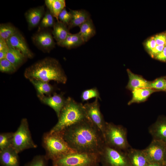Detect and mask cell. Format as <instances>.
<instances>
[{"label":"cell","instance_id":"obj_1","mask_svg":"<svg viewBox=\"0 0 166 166\" xmlns=\"http://www.w3.org/2000/svg\"><path fill=\"white\" fill-rule=\"evenodd\" d=\"M58 132L76 152L99 154L105 145L102 133L87 117Z\"/></svg>","mask_w":166,"mask_h":166},{"label":"cell","instance_id":"obj_2","mask_svg":"<svg viewBox=\"0 0 166 166\" xmlns=\"http://www.w3.org/2000/svg\"><path fill=\"white\" fill-rule=\"evenodd\" d=\"M26 78L34 79L49 82L54 81L65 84L67 77L60 63L56 59L45 58L27 68L24 73Z\"/></svg>","mask_w":166,"mask_h":166},{"label":"cell","instance_id":"obj_3","mask_svg":"<svg viewBox=\"0 0 166 166\" xmlns=\"http://www.w3.org/2000/svg\"><path fill=\"white\" fill-rule=\"evenodd\" d=\"M87 118L84 105L68 97L58 117L57 122L49 132H60Z\"/></svg>","mask_w":166,"mask_h":166},{"label":"cell","instance_id":"obj_4","mask_svg":"<svg viewBox=\"0 0 166 166\" xmlns=\"http://www.w3.org/2000/svg\"><path fill=\"white\" fill-rule=\"evenodd\" d=\"M42 145L45 151V156L48 160L52 161L68 154L76 152L72 149L59 132L44 133Z\"/></svg>","mask_w":166,"mask_h":166},{"label":"cell","instance_id":"obj_5","mask_svg":"<svg viewBox=\"0 0 166 166\" xmlns=\"http://www.w3.org/2000/svg\"><path fill=\"white\" fill-rule=\"evenodd\" d=\"M103 136L105 144L111 148L126 152L131 147L128 140L127 129L121 125L106 122Z\"/></svg>","mask_w":166,"mask_h":166},{"label":"cell","instance_id":"obj_6","mask_svg":"<svg viewBox=\"0 0 166 166\" xmlns=\"http://www.w3.org/2000/svg\"><path fill=\"white\" fill-rule=\"evenodd\" d=\"M99 154L75 152L52 161V166H97Z\"/></svg>","mask_w":166,"mask_h":166},{"label":"cell","instance_id":"obj_7","mask_svg":"<svg viewBox=\"0 0 166 166\" xmlns=\"http://www.w3.org/2000/svg\"><path fill=\"white\" fill-rule=\"evenodd\" d=\"M37 146L32 139L27 119L22 118L17 129L13 132L12 147L19 153Z\"/></svg>","mask_w":166,"mask_h":166},{"label":"cell","instance_id":"obj_8","mask_svg":"<svg viewBox=\"0 0 166 166\" xmlns=\"http://www.w3.org/2000/svg\"><path fill=\"white\" fill-rule=\"evenodd\" d=\"M101 166H131L126 152L105 144L99 154Z\"/></svg>","mask_w":166,"mask_h":166},{"label":"cell","instance_id":"obj_9","mask_svg":"<svg viewBox=\"0 0 166 166\" xmlns=\"http://www.w3.org/2000/svg\"><path fill=\"white\" fill-rule=\"evenodd\" d=\"M166 144L160 141L152 139L143 151L149 163H156L164 165V157Z\"/></svg>","mask_w":166,"mask_h":166},{"label":"cell","instance_id":"obj_10","mask_svg":"<svg viewBox=\"0 0 166 166\" xmlns=\"http://www.w3.org/2000/svg\"><path fill=\"white\" fill-rule=\"evenodd\" d=\"M83 105L87 117L100 130L103 136L106 122L101 112L98 99L96 98L93 102H87Z\"/></svg>","mask_w":166,"mask_h":166},{"label":"cell","instance_id":"obj_11","mask_svg":"<svg viewBox=\"0 0 166 166\" xmlns=\"http://www.w3.org/2000/svg\"><path fill=\"white\" fill-rule=\"evenodd\" d=\"M35 45L45 53H49L55 46L51 33L45 30L38 31L32 38Z\"/></svg>","mask_w":166,"mask_h":166},{"label":"cell","instance_id":"obj_12","mask_svg":"<svg viewBox=\"0 0 166 166\" xmlns=\"http://www.w3.org/2000/svg\"><path fill=\"white\" fill-rule=\"evenodd\" d=\"M38 97L42 103L52 108L58 117L66 101V98L64 96L63 93L57 94L54 93L52 95H42Z\"/></svg>","mask_w":166,"mask_h":166},{"label":"cell","instance_id":"obj_13","mask_svg":"<svg viewBox=\"0 0 166 166\" xmlns=\"http://www.w3.org/2000/svg\"><path fill=\"white\" fill-rule=\"evenodd\" d=\"M6 41L9 47L20 51L27 58H33V53L29 48L24 38L18 30Z\"/></svg>","mask_w":166,"mask_h":166},{"label":"cell","instance_id":"obj_14","mask_svg":"<svg viewBox=\"0 0 166 166\" xmlns=\"http://www.w3.org/2000/svg\"><path fill=\"white\" fill-rule=\"evenodd\" d=\"M152 139L160 141L166 144V117L160 116L148 128Z\"/></svg>","mask_w":166,"mask_h":166},{"label":"cell","instance_id":"obj_15","mask_svg":"<svg viewBox=\"0 0 166 166\" xmlns=\"http://www.w3.org/2000/svg\"><path fill=\"white\" fill-rule=\"evenodd\" d=\"M45 12L43 6L30 8L26 12L25 16L29 30H31L39 24Z\"/></svg>","mask_w":166,"mask_h":166},{"label":"cell","instance_id":"obj_16","mask_svg":"<svg viewBox=\"0 0 166 166\" xmlns=\"http://www.w3.org/2000/svg\"><path fill=\"white\" fill-rule=\"evenodd\" d=\"M18 153L12 147L0 151L1 166H20Z\"/></svg>","mask_w":166,"mask_h":166},{"label":"cell","instance_id":"obj_17","mask_svg":"<svg viewBox=\"0 0 166 166\" xmlns=\"http://www.w3.org/2000/svg\"><path fill=\"white\" fill-rule=\"evenodd\" d=\"M126 152L131 166H146L149 163L142 150L131 147Z\"/></svg>","mask_w":166,"mask_h":166},{"label":"cell","instance_id":"obj_18","mask_svg":"<svg viewBox=\"0 0 166 166\" xmlns=\"http://www.w3.org/2000/svg\"><path fill=\"white\" fill-rule=\"evenodd\" d=\"M127 71L129 77L127 87L128 89L132 91L139 89L150 88V81H147L140 75L134 74L128 69Z\"/></svg>","mask_w":166,"mask_h":166},{"label":"cell","instance_id":"obj_19","mask_svg":"<svg viewBox=\"0 0 166 166\" xmlns=\"http://www.w3.org/2000/svg\"><path fill=\"white\" fill-rule=\"evenodd\" d=\"M69 10L71 15V20L68 26L69 30L76 26H79L90 18L89 14L85 10Z\"/></svg>","mask_w":166,"mask_h":166},{"label":"cell","instance_id":"obj_20","mask_svg":"<svg viewBox=\"0 0 166 166\" xmlns=\"http://www.w3.org/2000/svg\"><path fill=\"white\" fill-rule=\"evenodd\" d=\"M53 28L52 34L57 43L64 40L70 33L68 26L60 21L56 22Z\"/></svg>","mask_w":166,"mask_h":166},{"label":"cell","instance_id":"obj_21","mask_svg":"<svg viewBox=\"0 0 166 166\" xmlns=\"http://www.w3.org/2000/svg\"><path fill=\"white\" fill-rule=\"evenodd\" d=\"M155 91V90L150 88L139 89L132 91V98L128 102V105L144 102Z\"/></svg>","mask_w":166,"mask_h":166},{"label":"cell","instance_id":"obj_22","mask_svg":"<svg viewBox=\"0 0 166 166\" xmlns=\"http://www.w3.org/2000/svg\"><path fill=\"white\" fill-rule=\"evenodd\" d=\"M78 32L84 43L88 41L96 33V30L93 22L90 18L79 26Z\"/></svg>","mask_w":166,"mask_h":166},{"label":"cell","instance_id":"obj_23","mask_svg":"<svg viewBox=\"0 0 166 166\" xmlns=\"http://www.w3.org/2000/svg\"><path fill=\"white\" fill-rule=\"evenodd\" d=\"M29 80L35 88L37 96L45 94L49 96L54 93V87L49 82L34 79Z\"/></svg>","mask_w":166,"mask_h":166},{"label":"cell","instance_id":"obj_24","mask_svg":"<svg viewBox=\"0 0 166 166\" xmlns=\"http://www.w3.org/2000/svg\"><path fill=\"white\" fill-rule=\"evenodd\" d=\"M9 48L6 58L17 69L25 62L27 58L20 51L11 47Z\"/></svg>","mask_w":166,"mask_h":166},{"label":"cell","instance_id":"obj_25","mask_svg":"<svg viewBox=\"0 0 166 166\" xmlns=\"http://www.w3.org/2000/svg\"><path fill=\"white\" fill-rule=\"evenodd\" d=\"M84 42L79 33L72 34L70 33L63 41L57 43V45L67 49H71L80 46Z\"/></svg>","mask_w":166,"mask_h":166},{"label":"cell","instance_id":"obj_26","mask_svg":"<svg viewBox=\"0 0 166 166\" xmlns=\"http://www.w3.org/2000/svg\"><path fill=\"white\" fill-rule=\"evenodd\" d=\"M45 3L48 10L57 21L59 14L66 6L65 0H46Z\"/></svg>","mask_w":166,"mask_h":166},{"label":"cell","instance_id":"obj_27","mask_svg":"<svg viewBox=\"0 0 166 166\" xmlns=\"http://www.w3.org/2000/svg\"><path fill=\"white\" fill-rule=\"evenodd\" d=\"M17 31L16 28L10 23H1L0 25V37L6 41Z\"/></svg>","mask_w":166,"mask_h":166},{"label":"cell","instance_id":"obj_28","mask_svg":"<svg viewBox=\"0 0 166 166\" xmlns=\"http://www.w3.org/2000/svg\"><path fill=\"white\" fill-rule=\"evenodd\" d=\"M54 18L47 10L39 24L38 31L49 27H53L56 22Z\"/></svg>","mask_w":166,"mask_h":166},{"label":"cell","instance_id":"obj_29","mask_svg":"<svg viewBox=\"0 0 166 166\" xmlns=\"http://www.w3.org/2000/svg\"><path fill=\"white\" fill-rule=\"evenodd\" d=\"M94 98L101 100L99 92L95 87L83 90L81 95V99L82 102L88 101Z\"/></svg>","mask_w":166,"mask_h":166},{"label":"cell","instance_id":"obj_30","mask_svg":"<svg viewBox=\"0 0 166 166\" xmlns=\"http://www.w3.org/2000/svg\"><path fill=\"white\" fill-rule=\"evenodd\" d=\"M13 132H7L0 134V151L12 147Z\"/></svg>","mask_w":166,"mask_h":166},{"label":"cell","instance_id":"obj_31","mask_svg":"<svg viewBox=\"0 0 166 166\" xmlns=\"http://www.w3.org/2000/svg\"><path fill=\"white\" fill-rule=\"evenodd\" d=\"M17 69L15 66L6 58L0 60V71L3 73H12Z\"/></svg>","mask_w":166,"mask_h":166},{"label":"cell","instance_id":"obj_32","mask_svg":"<svg viewBox=\"0 0 166 166\" xmlns=\"http://www.w3.org/2000/svg\"><path fill=\"white\" fill-rule=\"evenodd\" d=\"M48 160L45 155H37L25 166H47Z\"/></svg>","mask_w":166,"mask_h":166},{"label":"cell","instance_id":"obj_33","mask_svg":"<svg viewBox=\"0 0 166 166\" xmlns=\"http://www.w3.org/2000/svg\"><path fill=\"white\" fill-rule=\"evenodd\" d=\"M165 78L162 77L157 78L151 82L150 88L155 90H165Z\"/></svg>","mask_w":166,"mask_h":166},{"label":"cell","instance_id":"obj_34","mask_svg":"<svg viewBox=\"0 0 166 166\" xmlns=\"http://www.w3.org/2000/svg\"><path fill=\"white\" fill-rule=\"evenodd\" d=\"M71 18V15L69 11H68L64 8L59 14L58 19L59 21L61 22L68 26H69Z\"/></svg>","mask_w":166,"mask_h":166},{"label":"cell","instance_id":"obj_35","mask_svg":"<svg viewBox=\"0 0 166 166\" xmlns=\"http://www.w3.org/2000/svg\"><path fill=\"white\" fill-rule=\"evenodd\" d=\"M157 45H166V36L165 33H161L154 36Z\"/></svg>","mask_w":166,"mask_h":166},{"label":"cell","instance_id":"obj_36","mask_svg":"<svg viewBox=\"0 0 166 166\" xmlns=\"http://www.w3.org/2000/svg\"><path fill=\"white\" fill-rule=\"evenodd\" d=\"M154 36L152 37L148 40L145 43V46L149 52L156 45Z\"/></svg>","mask_w":166,"mask_h":166},{"label":"cell","instance_id":"obj_37","mask_svg":"<svg viewBox=\"0 0 166 166\" xmlns=\"http://www.w3.org/2000/svg\"><path fill=\"white\" fill-rule=\"evenodd\" d=\"M164 46V45H156L154 48L149 52L150 54L152 57L155 58L157 55L163 50Z\"/></svg>","mask_w":166,"mask_h":166},{"label":"cell","instance_id":"obj_38","mask_svg":"<svg viewBox=\"0 0 166 166\" xmlns=\"http://www.w3.org/2000/svg\"><path fill=\"white\" fill-rule=\"evenodd\" d=\"M156 59L164 61H166V45L163 50L155 57Z\"/></svg>","mask_w":166,"mask_h":166},{"label":"cell","instance_id":"obj_39","mask_svg":"<svg viewBox=\"0 0 166 166\" xmlns=\"http://www.w3.org/2000/svg\"><path fill=\"white\" fill-rule=\"evenodd\" d=\"M9 48L6 41L0 37V50Z\"/></svg>","mask_w":166,"mask_h":166},{"label":"cell","instance_id":"obj_40","mask_svg":"<svg viewBox=\"0 0 166 166\" xmlns=\"http://www.w3.org/2000/svg\"><path fill=\"white\" fill-rule=\"evenodd\" d=\"M9 48L0 50V60L6 58Z\"/></svg>","mask_w":166,"mask_h":166},{"label":"cell","instance_id":"obj_41","mask_svg":"<svg viewBox=\"0 0 166 166\" xmlns=\"http://www.w3.org/2000/svg\"><path fill=\"white\" fill-rule=\"evenodd\" d=\"M146 166H165L164 165L156 163H148Z\"/></svg>","mask_w":166,"mask_h":166},{"label":"cell","instance_id":"obj_42","mask_svg":"<svg viewBox=\"0 0 166 166\" xmlns=\"http://www.w3.org/2000/svg\"><path fill=\"white\" fill-rule=\"evenodd\" d=\"M164 165L165 166H166V148L164 154Z\"/></svg>","mask_w":166,"mask_h":166},{"label":"cell","instance_id":"obj_43","mask_svg":"<svg viewBox=\"0 0 166 166\" xmlns=\"http://www.w3.org/2000/svg\"><path fill=\"white\" fill-rule=\"evenodd\" d=\"M165 90L166 91V78H165Z\"/></svg>","mask_w":166,"mask_h":166},{"label":"cell","instance_id":"obj_44","mask_svg":"<svg viewBox=\"0 0 166 166\" xmlns=\"http://www.w3.org/2000/svg\"><path fill=\"white\" fill-rule=\"evenodd\" d=\"M97 166H101L100 165V164H97Z\"/></svg>","mask_w":166,"mask_h":166},{"label":"cell","instance_id":"obj_45","mask_svg":"<svg viewBox=\"0 0 166 166\" xmlns=\"http://www.w3.org/2000/svg\"><path fill=\"white\" fill-rule=\"evenodd\" d=\"M165 35H166V33H165Z\"/></svg>","mask_w":166,"mask_h":166}]
</instances>
